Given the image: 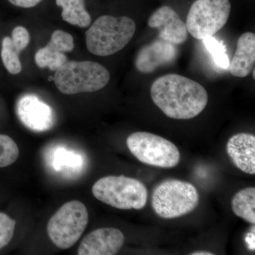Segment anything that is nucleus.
<instances>
[{"mask_svg":"<svg viewBox=\"0 0 255 255\" xmlns=\"http://www.w3.org/2000/svg\"><path fill=\"white\" fill-rule=\"evenodd\" d=\"M154 104L171 119L187 120L206 108L209 96L197 82L177 74L157 78L150 88Z\"/></svg>","mask_w":255,"mask_h":255,"instance_id":"nucleus-1","label":"nucleus"},{"mask_svg":"<svg viewBox=\"0 0 255 255\" xmlns=\"http://www.w3.org/2000/svg\"><path fill=\"white\" fill-rule=\"evenodd\" d=\"M135 29V21L128 16H100L86 32L87 49L98 56L118 53L132 39Z\"/></svg>","mask_w":255,"mask_h":255,"instance_id":"nucleus-2","label":"nucleus"},{"mask_svg":"<svg viewBox=\"0 0 255 255\" xmlns=\"http://www.w3.org/2000/svg\"><path fill=\"white\" fill-rule=\"evenodd\" d=\"M92 192L101 202L123 210L143 209L148 196L143 183L124 175L101 178L94 184Z\"/></svg>","mask_w":255,"mask_h":255,"instance_id":"nucleus-3","label":"nucleus"},{"mask_svg":"<svg viewBox=\"0 0 255 255\" xmlns=\"http://www.w3.org/2000/svg\"><path fill=\"white\" fill-rule=\"evenodd\" d=\"M53 80L61 93L76 95L102 90L110 82V74L95 62L67 61L55 71Z\"/></svg>","mask_w":255,"mask_h":255,"instance_id":"nucleus-4","label":"nucleus"},{"mask_svg":"<svg viewBox=\"0 0 255 255\" xmlns=\"http://www.w3.org/2000/svg\"><path fill=\"white\" fill-rule=\"evenodd\" d=\"M199 194L191 183L167 179L158 184L152 195V207L157 216L164 219L182 217L197 207Z\"/></svg>","mask_w":255,"mask_h":255,"instance_id":"nucleus-5","label":"nucleus"},{"mask_svg":"<svg viewBox=\"0 0 255 255\" xmlns=\"http://www.w3.org/2000/svg\"><path fill=\"white\" fill-rule=\"evenodd\" d=\"M88 220V211L83 203L68 201L48 221L47 232L50 241L60 249L72 248L81 237Z\"/></svg>","mask_w":255,"mask_h":255,"instance_id":"nucleus-6","label":"nucleus"},{"mask_svg":"<svg viewBox=\"0 0 255 255\" xmlns=\"http://www.w3.org/2000/svg\"><path fill=\"white\" fill-rule=\"evenodd\" d=\"M127 144L132 155L147 165L173 168L180 161V152L177 146L151 132H133L127 137Z\"/></svg>","mask_w":255,"mask_h":255,"instance_id":"nucleus-7","label":"nucleus"},{"mask_svg":"<svg viewBox=\"0 0 255 255\" xmlns=\"http://www.w3.org/2000/svg\"><path fill=\"white\" fill-rule=\"evenodd\" d=\"M231 9L229 0H196L188 13V32L201 41L214 36L227 23Z\"/></svg>","mask_w":255,"mask_h":255,"instance_id":"nucleus-8","label":"nucleus"},{"mask_svg":"<svg viewBox=\"0 0 255 255\" xmlns=\"http://www.w3.org/2000/svg\"><path fill=\"white\" fill-rule=\"evenodd\" d=\"M16 113L21 123L33 131H46L54 124L53 109L31 94L23 95L18 100Z\"/></svg>","mask_w":255,"mask_h":255,"instance_id":"nucleus-9","label":"nucleus"},{"mask_svg":"<svg viewBox=\"0 0 255 255\" xmlns=\"http://www.w3.org/2000/svg\"><path fill=\"white\" fill-rule=\"evenodd\" d=\"M124 233L114 228H102L89 233L79 247V255H114L122 249Z\"/></svg>","mask_w":255,"mask_h":255,"instance_id":"nucleus-10","label":"nucleus"},{"mask_svg":"<svg viewBox=\"0 0 255 255\" xmlns=\"http://www.w3.org/2000/svg\"><path fill=\"white\" fill-rule=\"evenodd\" d=\"M147 24L150 28L158 29L159 38L163 41L174 45L182 44L187 41L189 32L186 23L168 6L156 10L149 18Z\"/></svg>","mask_w":255,"mask_h":255,"instance_id":"nucleus-11","label":"nucleus"},{"mask_svg":"<svg viewBox=\"0 0 255 255\" xmlns=\"http://www.w3.org/2000/svg\"><path fill=\"white\" fill-rule=\"evenodd\" d=\"M177 50L173 43L160 39L142 47L137 53L135 67L142 73H151L162 65L172 63Z\"/></svg>","mask_w":255,"mask_h":255,"instance_id":"nucleus-12","label":"nucleus"},{"mask_svg":"<svg viewBox=\"0 0 255 255\" xmlns=\"http://www.w3.org/2000/svg\"><path fill=\"white\" fill-rule=\"evenodd\" d=\"M227 153L237 168L248 174H255V136L239 132L228 140Z\"/></svg>","mask_w":255,"mask_h":255,"instance_id":"nucleus-13","label":"nucleus"},{"mask_svg":"<svg viewBox=\"0 0 255 255\" xmlns=\"http://www.w3.org/2000/svg\"><path fill=\"white\" fill-rule=\"evenodd\" d=\"M255 35L247 32L238 38L236 53L228 68L233 76L246 78L255 68Z\"/></svg>","mask_w":255,"mask_h":255,"instance_id":"nucleus-14","label":"nucleus"},{"mask_svg":"<svg viewBox=\"0 0 255 255\" xmlns=\"http://www.w3.org/2000/svg\"><path fill=\"white\" fill-rule=\"evenodd\" d=\"M63 9L64 21L80 27L85 28L91 23V16L85 9V0H56Z\"/></svg>","mask_w":255,"mask_h":255,"instance_id":"nucleus-15","label":"nucleus"},{"mask_svg":"<svg viewBox=\"0 0 255 255\" xmlns=\"http://www.w3.org/2000/svg\"><path fill=\"white\" fill-rule=\"evenodd\" d=\"M234 214L246 222L255 223V188L248 187L236 193L231 201Z\"/></svg>","mask_w":255,"mask_h":255,"instance_id":"nucleus-16","label":"nucleus"},{"mask_svg":"<svg viewBox=\"0 0 255 255\" xmlns=\"http://www.w3.org/2000/svg\"><path fill=\"white\" fill-rule=\"evenodd\" d=\"M68 61L65 53L57 51L49 46L40 48L35 55V62L39 68H48L51 71H56Z\"/></svg>","mask_w":255,"mask_h":255,"instance_id":"nucleus-17","label":"nucleus"},{"mask_svg":"<svg viewBox=\"0 0 255 255\" xmlns=\"http://www.w3.org/2000/svg\"><path fill=\"white\" fill-rule=\"evenodd\" d=\"M21 51L17 49L10 37H4L1 46V57L5 68L9 73L17 75L22 70V65L20 61Z\"/></svg>","mask_w":255,"mask_h":255,"instance_id":"nucleus-18","label":"nucleus"},{"mask_svg":"<svg viewBox=\"0 0 255 255\" xmlns=\"http://www.w3.org/2000/svg\"><path fill=\"white\" fill-rule=\"evenodd\" d=\"M19 156L18 145L11 137L0 134V168L14 164Z\"/></svg>","mask_w":255,"mask_h":255,"instance_id":"nucleus-19","label":"nucleus"},{"mask_svg":"<svg viewBox=\"0 0 255 255\" xmlns=\"http://www.w3.org/2000/svg\"><path fill=\"white\" fill-rule=\"evenodd\" d=\"M202 41L206 49L212 55L215 63L223 69L229 68V59L226 53V47L223 46L222 42L218 41L214 36L209 37Z\"/></svg>","mask_w":255,"mask_h":255,"instance_id":"nucleus-20","label":"nucleus"},{"mask_svg":"<svg viewBox=\"0 0 255 255\" xmlns=\"http://www.w3.org/2000/svg\"><path fill=\"white\" fill-rule=\"evenodd\" d=\"M82 162V157L80 155H75L73 152L65 149H58L54 152L53 165L56 170H60L63 167L66 168L80 167Z\"/></svg>","mask_w":255,"mask_h":255,"instance_id":"nucleus-21","label":"nucleus"},{"mask_svg":"<svg viewBox=\"0 0 255 255\" xmlns=\"http://www.w3.org/2000/svg\"><path fill=\"white\" fill-rule=\"evenodd\" d=\"M47 46L60 53L70 52L74 49L73 37L62 30H56L53 32L51 39Z\"/></svg>","mask_w":255,"mask_h":255,"instance_id":"nucleus-22","label":"nucleus"},{"mask_svg":"<svg viewBox=\"0 0 255 255\" xmlns=\"http://www.w3.org/2000/svg\"><path fill=\"white\" fill-rule=\"evenodd\" d=\"M16 221L9 216L0 213V250L9 245L14 236Z\"/></svg>","mask_w":255,"mask_h":255,"instance_id":"nucleus-23","label":"nucleus"},{"mask_svg":"<svg viewBox=\"0 0 255 255\" xmlns=\"http://www.w3.org/2000/svg\"><path fill=\"white\" fill-rule=\"evenodd\" d=\"M11 38L14 46L21 52L29 44V33H28V30L23 26H18L14 28L12 33H11Z\"/></svg>","mask_w":255,"mask_h":255,"instance_id":"nucleus-24","label":"nucleus"},{"mask_svg":"<svg viewBox=\"0 0 255 255\" xmlns=\"http://www.w3.org/2000/svg\"><path fill=\"white\" fill-rule=\"evenodd\" d=\"M9 1L18 7L31 8L39 4L41 0H9Z\"/></svg>","mask_w":255,"mask_h":255,"instance_id":"nucleus-25","label":"nucleus"},{"mask_svg":"<svg viewBox=\"0 0 255 255\" xmlns=\"http://www.w3.org/2000/svg\"><path fill=\"white\" fill-rule=\"evenodd\" d=\"M191 255H214V253L209 251H200L194 252L191 253Z\"/></svg>","mask_w":255,"mask_h":255,"instance_id":"nucleus-26","label":"nucleus"},{"mask_svg":"<svg viewBox=\"0 0 255 255\" xmlns=\"http://www.w3.org/2000/svg\"><path fill=\"white\" fill-rule=\"evenodd\" d=\"M255 69H253V78H255Z\"/></svg>","mask_w":255,"mask_h":255,"instance_id":"nucleus-27","label":"nucleus"}]
</instances>
